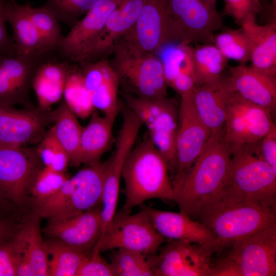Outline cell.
Here are the masks:
<instances>
[{
  "mask_svg": "<svg viewBox=\"0 0 276 276\" xmlns=\"http://www.w3.org/2000/svg\"><path fill=\"white\" fill-rule=\"evenodd\" d=\"M196 219L212 232L221 249L276 225V212L232 197L220 189L202 204Z\"/></svg>",
  "mask_w": 276,
  "mask_h": 276,
  "instance_id": "obj_1",
  "label": "cell"
},
{
  "mask_svg": "<svg viewBox=\"0 0 276 276\" xmlns=\"http://www.w3.org/2000/svg\"><path fill=\"white\" fill-rule=\"evenodd\" d=\"M122 178L126 196L123 211L126 213L151 199L174 200L169 165L148 135L128 154Z\"/></svg>",
  "mask_w": 276,
  "mask_h": 276,
  "instance_id": "obj_2",
  "label": "cell"
},
{
  "mask_svg": "<svg viewBox=\"0 0 276 276\" xmlns=\"http://www.w3.org/2000/svg\"><path fill=\"white\" fill-rule=\"evenodd\" d=\"M231 154L223 135L211 136L190 171L174 190L173 201L180 212L195 219L205 201L223 186Z\"/></svg>",
  "mask_w": 276,
  "mask_h": 276,
  "instance_id": "obj_3",
  "label": "cell"
},
{
  "mask_svg": "<svg viewBox=\"0 0 276 276\" xmlns=\"http://www.w3.org/2000/svg\"><path fill=\"white\" fill-rule=\"evenodd\" d=\"M231 149L229 166L220 190L232 197L276 212V172L246 148Z\"/></svg>",
  "mask_w": 276,
  "mask_h": 276,
  "instance_id": "obj_4",
  "label": "cell"
},
{
  "mask_svg": "<svg viewBox=\"0 0 276 276\" xmlns=\"http://www.w3.org/2000/svg\"><path fill=\"white\" fill-rule=\"evenodd\" d=\"M109 159L89 165L68 178L53 196L35 203L40 217L64 218L101 204L104 179Z\"/></svg>",
  "mask_w": 276,
  "mask_h": 276,
  "instance_id": "obj_5",
  "label": "cell"
},
{
  "mask_svg": "<svg viewBox=\"0 0 276 276\" xmlns=\"http://www.w3.org/2000/svg\"><path fill=\"white\" fill-rule=\"evenodd\" d=\"M212 262L210 276H275L276 225L238 240Z\"/></svg>",
  "mask_w": 276,
  "mask_h": 276,
  "instance_id": "obj_6",
  "label": "cell"
},
{
  "mask_svg": "<svg viewBox=\"0 0 276 276\" xmlns=\"http://www.w3.org/2000/svg\"><path fill=\"white\" fill-rule=\"evenodd\" d=\"M168 9L167 0H145L132 28L114 47L133 54H155L165 46L181 42Z\"/></svg>",
  "mask_w": 276,
  "mask_h": 276,
  "instance_id": "obj_7",
  "label": "cell"
},
{
  "mask_svg": "<svg viewBox=\"0 0 276 276\" xmlns=\"http://www.w3.org/2000/svg\"><path fill=\"white\" fill-rule=\"evenodd\" d=\"M128 107L145 125L151 141L167 160L170 173L176 165L175 140L178 124V107L167 96L144 98L126 96Z\"/></svg>",
  "mask_w": 276,
  "mask_h": 276,
  "instance_id": "obj_8",
  "label": "cell"
},
{
  "mask_svg": "<svg viewBox=\"0 0 276 276\" xmlns=\"http://www.w3.org/2000/svg\"><path fill=\"white\" fill-rule=\"evenodd\" d=\"M166 239L155 229L148 208L130 215L116 213L108 229L95 245L100 251L124 249L141 252L146 257L155 254Z\"/></svg>",
  "mask_w": 276,
  "mask_h": 276,
  "instance_id": "obj_9",
  "label": "cell"
},
{
  "mask_svg": "<svg viewBox=\"0 0 276 276\" xmlns=\"http://www.w3.org/2000/svg\"><path fill=\"white\" fill-rule=\"evenodd\" d=\"M272 117L268 109L233 90L227 100L224 140L231 148L255 145L276 127Z\"/></svg>",
  "mask_w": 276,
  "mask_h": 276,
  "instance_id": "obj_10",
  "label": "cell"
},
{
  "mask_svg": "<svg viewBox=\"0 0 276 276\" xmlns=\"http://www.w3.org/2000/svg\"><path fill=\"white\" fill-rule=\"evenodd\" d=\"M110 63L119 81H123L135 93L144 98L167 96V84L159 58L154 54H133L114 47Z\"/></svg>",
  "mask_w": 276,
  "mask_h": 276,
  "instance_id": "obj_11",
  "label": "cell"
},
{
  "mask_svg": "<svg viewBox=\"0 0 276 276\" xmlns=\"http://www.w3.org/2000/svg\"><path fill=\"white\" fill-rule=\"evenodd\" d=\"M192 95L181 97L178 107V124L175 140L176 165L171 179L173 191L202 153L211 132L198 116Z\"/></svg>",
  "mask_w": 276,
  "mask_h": 276,
  "instance_id": "obj_12",
  "label": "cell"
},
{
  "mask_svg": "<svg viewBox=\"0 0 276 276\" xmlns=\"http://www.w3.org/2000/svg\"><path fill=\"white\" fill-rule=\"evenodd\" d=\"M36 147H0V196L17 205L25 201L34 178L43 167Z\"/></svg>",
  "mask_w": 276,
  "mask_h": 276,
  "instance_id": "obj_13",
  "label": "cell"
},
{
  "mask_svg": "<svg viewBox=\"0 0 276 276\" xmlns=\"http://www.w3.org/2000/svg\"><path fill=\"white\" fill-rule=\"evenodd\" d=\"M214 252L198 244L170 240L147 257L154 276H210Z\"/></svg>",
  "mask_w": 276,
  "mask_h": 276,
  "instance_id": "obj_14",
  "label": "cell"
},
{
  "mask_svg": "<svg viewBox=\"0 0 276 276\" xmlns=\"http://www.w3.org/2000/svg\"><path fill=\"white\" fill-rule=\"evenodd\" d=\"M53 123V110L39 106L17 109L0 105V147L37 145L48 126Z\"/></svg>",
  "mask_w": 276,
  "mask_h": 276,
  "instance_id": "obj_15",
  "label": "cell"
},
{
  "mask_svg": "<svg viewBox=\"0 0 276 276\" xmlns=\"http://www.w3.org/2000/svg\"><path fill=\"white\" fill-rule=\"evenodd\" d=\"M168 9L181 42L213 44L215 32L222 26L221 14L201 0H167Z\"/></svg>",
  "mask_w": 276,
  "mask_h": 276,
  "instance_id": "obj_16",
  "label": "cell"
},
{
  "mask_svg": "<svg viewBox=\"0 0 276 276\" xmlns=\"http://www.w3.org/2000/svg\"><path fill=\"white\" fill-rule=\"evenodd\" d=\"M139 131L135 125L128 122L123 123L117 137L116 150L109 158L101 197V236L110 226L117 213L123 165L134 147Z\"/></svg>",
  "mask_w": 276,
  "mask_h": 276,
  "instance_id": "obj_17",
  "label": "cell"
},
{
  "mask_svg": "<svg viewBox=\"0 0 276 276\" xmlns=\"http://www.w3.org/2000/svg\"><path fill=\"white\" fill-rule=\"evenodd\" d=\"M47 59L0 54V105L33 106L29 97L33 79L38 66Z\"/></svg>",
  "mask_w": 276,
  "mask_h": 276,
  "instance_id": "obj_18",
  "label": "cell"
},
{
  "mask_svg": "<svg viewBox=\"0 0 276 276\" xmlns=\"http://www.w3.org/2000/svg\"><path fill=\"white\" fill-rule=\"evenodd\" d=\"M101 206H96L75 216L49 219L43 232L88 255L102 233Z\"/></svg>",
  "mask_w": 276,
  "mask_h": 276,
  "instance_id": "obj_19",
  "label": "cell"
},
{
  "mask_svg": "<svg viewBox=\"0 0 276 276\" xmlns=\"http://www.w3.org/2000/svg\"><path fill=\"white\" fill-rule=\"evenodd\" d=\"M123 0H102L63 36L57 51L65 60L80 62L112 12Z\"/></svg>",
  "mask_w": 276,
  "mask_h": 276,
  "instance_id": "obj_20",
  "label": "cell"
},
{
  "mask_svg": "<svg viewBox=\"0 0 276 276\" xmlns=\"http://www.w3.org/2000/svg\"><path fill=\"white\" fill-rule=\"evenodd\" d=\"M35 213L10 239L18 259L17 275H49V259L41 236L39 219Z\"/></svg>",
  "mask_w": 276,
  "mask_h": 276,
  "instance_id": "obj_21",
  "label": "cell"
},
{
  "mask_svg": "<svg viewBox=\"0 0 276 276\" xmlns=\"http://www.w3.org/2000/svg\"><path fill=\"white\" fill-rule=\"evenodd\" d=\"M86 88L95 109L116 119L119 111V77L110 63L104 59L79 62Z\"/></svg>",
  "mask_w": 276,
  "mask_h": 276,
  "instance_id": "obj_22",
  "label": "cell"
},
{
  "mask_svg": "<svg viewBox=\"0 0 276 276\" xmlns=\"http://www.w3.org/2000/svg\"><path fill=\"white\" fill-rule=\"evenodd\" d=\"M156 231L165 238L196 243L214 252L220 249L212 232L202 223L193 220L181 212L176 213L148 208Z\"/></svg>",
  "mask_w": 276,
  "mask_h": 276,
  "instance_id": "obj_23",
  "label": "cell"
},
{
  "mask_svg": "<svg viewBox=\"0 0 276 276\" xmlns=\"http://www.w3.org/2000/svg\"><path fill=\"white\" fill-rule=\"evenodd\" d=\"M233 90L228 75L195 86L192 100L196 111L213 136L224 135L227 100Z\"/></svg>",
  "mask_w": 276,
  "mask_h": 276,
  "instance_id": "obj_24",
  "label": "cell"
},
{
  "mask_svg": "<svg viewBox=\"0 0 276 276\" xmlns=\"http://www.w3.org/2000/svg\"><path fill=\"white\" fill-rule=\"evenodd\" d=\"M145 2L123 0L110 14L100 33L80 62L96 61L112 51L117 41L134 26Z\"/></svg>",
  "mask_w": 276,
  "mask_h": 276,
  "instance_id": "obj_25",
  "label": "cell"
},
{
  "mask_svg": "<svg viewBox=\"0 0 276 276\" xmlns=\"http://www.w3.org/2000/svg\"><path fill=\"white\" fill-rule=\"evenodd\" d=\"M228 77L234 91L244 99L268 109L273 115L276 107V76L240 64L229 67Z\"/></svg>",
  "mask_w": 276,
  "mask_h": 276,
  "instance_id": "obj_26",
  "label": "cell"
},
{
  "mask_svg": "<svg viewBox=\"0 0 276 276\" xmlns=\"http://www.w3.org/2000/svg\"><path fill=\"white\" fill-rule=\"evenodd\" d=\"M4 16L11 26L16 54L28 58L44 59L53 52L44 44L29 13L28 4L6 0Z\"/></svg>",
  "mask_w": 276,
  "mask_h": 276,
  "instance_id": "obj_27",
  "label": "cell"
},
{
  "mask_svg": "<svg viewBox=\"0 0 276 276\" xmlns=\"http://www.w3.org/2000/svg\"><path fill=\"white\" fill-rule=\"evenodd\" d=\"M256 17L249 16L240 26L249 39L251 66L276 76V22L261 25Z\"/></svg>",
  "mask_w": 276,
  "mask_h": 276,
  "instance_id": "obj_28",
  "label": "cell"
},
{
  "mask_svg": "<svg viewBox=\"0 0 276 276\" xmlns=\"http://www.w3.org/2000/svg\"><path fill=\"white\" fill-rule=\"evenodd\" d=\"M70 64L66 60L49 58L40 64L32 82L38 106L50 109L61 100Z\"/></svg>",
  "mask_w": 276,
  "mask_h": 276,
  "instance_id": "obj_29",
  "label": "cell"
},
{
  "mask_svg": "<svg viewBox=\"0 0 276 276\" xmlns=\"http://www.w3.org/2000/svg\"><path fill=\"white\" fill-rule=\"evenodd\" d=\"M116 119L101 116L95 110L88 123L83 127L80 141L82 164L88 165L100 162L108 148L112 137V128Z\"/></svg>",
  "mask_w": 276,
  "mask_h": 276,
  "instance_id": "obj_30",
  "label": "cell"
},
{
  "mask_svg": "<svg viewBox=\"0 0 276 276\" xmlns=\"http://www.w3.org/2000/svg\"><path fill=\"white\" fill-rule=\"evenodd\" d=\"M53 117L55 134L67 153L69 166H79L82 164L80 141L83 127L64 100L53 110Z\"/></svg>",
  "mask_w": 276,
  "mask_h": 276,
  "instance_id": "obj_31",
  "label": "cell"
},
{
  "mask_svg": "<svg viewBox=\"0 0 276 276\" xmlns=\"http://www.w3.org/2000/svg\"><path fill=\"white\" fill-rule=\"evenodd\" d=\"M49 259V275L77 276L88 255L56 239L44 241Z\"/></svg>",
  "mask_w": 276,
  "mask_h": 276,
  "instance_id": "obj_32",
  "label": "cell"
},
{
  "mask_svg": "<svg viewBox=\"0 0 276 276\" xmlns=\"http://www.w3.org/2000/svg\"><path fill=\"white\" fill-rule=\"evenodd\" d=\"M193 56L195 86H200L219 78L228 61L214 44H195Z\"/></svg>",
  "mask_w": 276,
  "mask_h": 276,
  "instance_id": "obj_33",
  "label": "cell"
},
{
  "mask_svg": "<svg viewBox=\"0 0 276 276\" xmlns=\"http://www.w3.org/2000/svg\"><path fill=\"white\" fill-rule=\"evenodd\" d=\"M63 97L66 104L77 117L86 118L95 111L80 66L71 63Z\"/></svg>",
  "mask_w": 276,
  "mask_h": 276,
  "instance_id": "obj_34",
  "label": "cell"
},
{
  "mask_svg": "<svg viewBox=\"0 0 276 276\" xmlns=\"http://www.w3.org/2000/svg\"><path fill=\"white\" fill-rule=\"evenodd\" d=\"M162 62L168 86L179 74H186L193 77V47L181 42L169 44L163 47Z\"/></svg>",
  "mask_w": 276,
  "mask_h": 276,
  "instance_id": "obj_35",
  "label": "cell"
},
{
  "mask_svg": "<svg viewBox=\"0 0 276 276\" xmlns=\"http://www.w3.org/2000/svg\"><path fill=\"white\" fill-rule=\"evenodd\" d=\"M213 44L228 60H234L240 64L250 61L249 39L241 27L236 29H224L215 34Z\"/></svg>",
  "mask_w": 276,
  "mask_h": 276,
  "instance_id": "obj_36",
  "label": "cell"
},
{
  "mask_svg": "<svg viewBox=\"0 0 276 276\" xmlns=\"http://www.w3.org/2000/svg\"><path fill=\"white\" fill-rule=\"evenodd\" d=\"M115 276H153L150 262L144 254L124 249H117L110 262Z\"/></svg>",
  "mask_w": 276,
  "mask_h": 276,
  "instance_id": "obj_37",
  "label": "cell"
},
{
  "mask_svg": "<svg viewBox=\"0 0 276 276\" xmlns=\"http://www.w3.org/2000/svg\"><path fill=\"white\" fill-rule=\"evenodd\" d=\"M28 7L30 17L43 43L50 50L56 51L63 37L59 20L43 5L33 7L28 3Z\"/></svg>",
  "mask_w": 276,
  "mask_h": 276,
  "instance_id": "obj_38",
  "label": "cell"
},
{
  "mask_svg": "<svg viewBox=\"0 0 276 276\" xmlns=\"http://www.w3.org/2000/svg\"><path fill=\"white\" fill-rule=\"evenodd\" d=\"M102 0H47L43 5L62 22L71 28Z\"/></svg>",
  "mask_w": 276,
  "mask_h": 276,
  "instance_id": "obj_39",
  "label": "cell"
},
{
  "mask_svg": "<svg viewBox=\"0 0 276 276\" xmlns=\"http://www.w3.org/2000/svg\"><path fill=\"white\" fill-rule=\"evenodd\" d=\"M36 148L44 166L55 171L65 172L69 166L68 155L56 137L52 126L46 131Z\"/></svg>",
  "mask_w": 276,
  "mask_h": 276,
  "instance_id": "obj_40",
  "label": "cell"
},
{
  "mask_svg": "<svg viewBox=\"0 0 276 276\" xmlns=\"http://www.w3.org/2000/svg\"><path fill=\"white\" fill-rule=\"evenodd\" d=\"M67 178L65 172L42 167L36 173L30 190L34 203L43 201L53 196Z\"/></svg>",
  "mask_w": 276,
  "mask_h": 276,
  "instance_id": "obj_41",
  "label": "cell"
},
{
  "mask_svg": "<svg viewBox=\"0 0 276 276\" xmlns=\"http://www.w3.org/2000/svg\"><path fill=\"white\" fill-rule=\"evenodd\" d=\"M223 13L232 17L240 26L249 16H257L261 10L260 0H223Z\"/></svg>",
  "mask_w": 276,
  "mask_h": 276,
  "instance_id": "obj_42",
  "label": "cell"
},
{
  "mask_svg": "<svg viewBox=\"0 0 276 276\" xmlns=\"http://www.w3.org/2000/svg\"><path fill=\"white\" fill-rule=\"evenodd\" d=\"M101 253L99 248L95 245L83 262L77 276H115L110 263Z\"/></svg>",
  "mask_w": 276,
  "mask_h": 276,
  "instance_id": "obj_43",
  "label": "cell"
},
{
  "mask_svg": "<svg viewBox=\"0 0 276 276\" xmlns=\"http://www.w3.org/2000/svg\"><path fill=\"white\" fill-rule=\"evenodd\" d=\"M17 257L10 240L0 244V276L17 275Z\"/></svg>",
  "mask_w": 276,
  "mask_h": 276,
  "instance_id": "obj_44",
  "label": "cell"
},
{
  "mask_svg": "<svg viewBox=\"0 0 276 276\" xmlns=\"http://www.w3.org/2000/svg\"><path fill=\"white\" fill-rule=\"evenodd\" d=\"M258 146L256 154L276 172V127L262 139Z\"/></svg>",
  "mask_w": 276,
  "mask_h": 276,
  "instance_id": "obj_45",
  "label": "cell"
},
{
  "mask_svg": "<svg viewBox=\"0 0 276 276\" xmlns=\"http://www.w3.org/2000/svg\"><path fill=\"white\" fill-rule=\"evenodd\" d=\"M6 0H0V54L14 55L16 50L12 37L7 32L4 11Z\"/></svg>",
  "mask_w": 276,
  "mask_h": 276,
  "instance_id": "obj_46",
  "label": "cell"
},
{
  "mask_svg": "<svg viewBox=\"0 0 276 276\" xmlns=\"http://www.w3.org/2000/svg\"><path fill=\"white\" fill-rule=\"evenodd\" d=\"M169 86L175 90L181 97L192 94L195 84L192 76L181 74L174 79Z\"/></svg>",
  "mask_w": 276,
  "mask_h": 276,
  "instance_id": "obj_47",
  "label": "cell"
},
{
  "mask_svg": "<svg viewBox=\"0 0 276 276\" xmlns=\"http://www.w3.org/2000/svg\"><path fill=\"white\" fill-rule=\"evenodd\" d=\"M14 225L9 220H0V244L9 240L15 234Z\"/></svg>",
  "mask_w": 276,
  "mask_h": 276,
  "instance_id": "obj_48",
  "label": "cell"
},
{
  "mask_svg": "<svg viewBox=\"0 0 276 276\" xmlns=\"http://www.w3.org/2000/svg\"><path fill=\"white\" fill-rule=\"evenodd\" d=\"M205 4L208 5L211 8L214 9H216V5L217 0H201Z\"/></svg>",
  "mask_w": 276,
  "mask_h": 276,
  "instance_id": "obj_49",
  "label": "cell"
},
{
  "mask_svg": "<svg viewBox=\"0 0 276 276\" xmlns=\"http://www.w3.org/2000/svg\"><path fill=\"white\" fill-rule=\"evenodd\" d=\"M261 2H268L271 3L276 4V0H260Z\"/></svg>",
  "mask_w": 276,
  "mask_h": 276,
  "instance_id": "obj_50",
  "label": "cell"
}]
</instances>
